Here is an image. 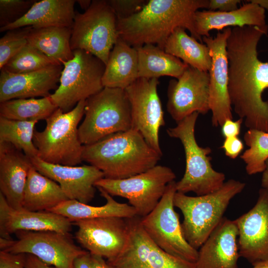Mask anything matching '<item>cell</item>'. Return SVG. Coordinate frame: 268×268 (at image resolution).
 <instances>
[{
  "label": "cell",
  "mask_w": 268,
  "mask_h": 268,
  "mask_svg": "<svg viewBox=\"0 0 268 268\" xmlns=\"http://www.w3.org/2000/svg\"><path fill=\"white\" fill-rule=\"evenodd\" d=\"M33 164L30 158L10 144L0 143V191L8 204L22 208L24 190Z\"/></svg>",
  "instance_id": "603a6c76"
},
{
  "label": "cell",
  "mask_w": 268,
  "mask_h": 268,
  "mask_svg": "<svg viewBox=\"0 0 268 268\" xmlns=\"http://www.w3.org/2000/svg\"><path fill=\"white\" fill-rule=\"evenodd\" d=\"M235 10L221 12L210 10H198L195 15V26L201 38L210 36L213 30L242 27L246 26L264 27L266 23L265 10L250 0Z\"/></svg>",
  "instance_id": "cb8c5ba5"
},
{
  "label": "cell",
  "mask_w": 268,
  "mask_h": 268,
  "mask_svg": "<svg viewBox=\"0 0 268 268\" xmlns=\"http://www.w3.org/2000/svg\"><path fill=\"white\" fill-rule=\"evenodd\" d=\"M158 78H138L125 90L131 110L132 129L162 155L159 131L165 124L162 104L157 92Z\"/></svg>",
  "instance_id": "5bb4252c"
},
{
  "label": "cell",
  "mask_w": 268,
  "mask_h": 268,
  "mask_svg": "<svg viewBox=\"0 0 268 268\" xmlns=\"http://www.w3.org/2000/svg\"><path fill=\"white\" fill-rule=\"evenodd\" d=\"M176 192V182L173 181L167 185L156 207L140 218V223L150 238L164 251L196 263L198 250L185 238L179 215L174 209V198Z\"/></svg>",
  "instance_id": "30bf717a"
},
{
  "label": "cell",
  "mask_w": 268,
  "mask_h": 268,
  "mask_svg": "<svg viewBox=\"0 0 268 268\" xmlns=\"http://www.w3.org/2000/svg\"><path fill=\"white\" fill-rule=\"evenodd\" d=\"M243 121L241 118L236 121L232 119L226 120L221 126V133L225 138L238 136Z\"/></svg>",
  "instance_id": "b9f144b4"
},
{
  "label": "cell",
  "mask_w": 268,
  "mask_h": 268,
  "mask_svg": "<svg viewBox=\"0 0 268 268\" xmlns=\"http://www.w3.org/2000/svg\"><path fill=\"white\" fill-rule=\"evenodd\" d=\"M240 0H209L208 9L210 10L228 12L238 8Z\"/></svg>",
  "instance_id": "60d3db41"
},
{
  "label": "cell",
  "mask_w": 268,
  "mask_h": 268,
  "mask_svg": "<svg viewBox=\"0 0 268 268\" xmlns=\"http://www.w3.org/2000/svg\"><path fill=\"white\" fill-rule=\"evenodd\" d=\"M117 19H125L140 11L147 0H108Z\"/></svg>",
  "instance_id": "74e56055"
},
{
  "label": "cell",
  "mask_w": 268,
  "mask_h": 268,
  "mask_svg": "<svg viewBox=\"0 0 268 268\" xmlns=\"http://www.w3.org/2000/svg\"><path fill=\"white\" fill-rule=\"evenodd\" d=\"M199 114L195 112L167 130L169 136L179 139L184 149L186 168L182 178L176 182L177 192H194L197 196L206 195L219 189L224 184L225 175L215 170L211 164L210 147L198 144L195 134Z\"/></svg>",
  "instance_id": "8992f818"
},
{
  "label": "cell",
  "mask_w": 268,
  "mask_h": 268,
  "mask_svg": "<svg viewBox=\"0 0 268 268\" xmlns=\"http://www.w3.org/2000/svg\"><path fill=\"white\" fill-rule=\"evenodd\" d=\"M0 268H26L24 254L0 252Z\"/></svg>",
  "instance_id": "f35d334b"
},
{
  "label": "cell",
  "mask_w": 268,
  "mask_h": 268,
  "mask_svg": "<svg viewBox=\"0 0 268 268\" xmlns=\"http://www.w3.org/2000/svg\"><path fill=\"white\" fill-rule=\"evenodd\" d=\"M38 121H17L0 116V143L10 144L30 159L38 157L33 142Z\"/></svg>",
  "instance_id": "d6a6232c"
},
{
  "label": "cell",
  "mask_w": 268,
  "mask_h": 268,
  "mask_svg": "<svg viewBox=\"0 0 268 268\" xmlns=\"http://www.w3.org/2000/svg\"><path fill=\"white\" fill-rule=\"evenodd\" d=\"M86 100L79 102L71 110L64 113L60 108L46 120L41 132L35 131L33 142L38 157L53 164L76 166L83 160V145L78 132V125L84 114Z\"/></svg>",
  "instance_id": "5b68a950"
},
{
  "label": "cell",
  "mask_w": 268,
  "mask_h": 268,
  "mask_svg": "<svg viewBox=\"0 0 268 268\" xmlns=\"http://www.w3.org/2000/svg\"><path fill=\"white\" fill-rule=\"evenodd\" d=\"M86 102L85 117L78 129L83 145L132 129L131 106L125 89L104 87Z\"/></svg>",
  "instance_id": "52a82bcc"
},
{
  "label": "cell",
  "mask_w": 268,
  "mask_h": 268,
  "mask_svg": "<svg viewBox=\"0 0 268 268\" xmlns=\"http://www.w3.org/2000/svg\"><path fill=\"white\" fill-rule=\"evenodd\" d=\"M209 0H149L138 12L125 19H117L119 38L133 47L153 44L164 49L172 33L178 27L188 30L202 43L197 33L195 15L208 9Z\"/></svg>",
  "instance_id": "7a4b0ae2"
},
{
  "label": "cell",
  "mask_w": 268,
  "mask_h": 268,
  "mask_svg": "<svg viewBox=\"0 0 268 268\" xmlns=\"http://www.w3.org/2000/svg\"><path fill=\"white\" fill-rule=\"evenodd\" d=\"M225 155L231 159H235L244 148L242 141L238 137L225 138L222 145Z\"/></svg>",
  "instance_id": "ab89813d"
},
{
  "label": "cell",
  "mask_w": 268,
  "mask_h": 268,
  "mask_svg": "<svg viewBox=\"0 0 268 268\" xmlns=\"http://www.w3.org/2000/svg\"><path fill=\"white\" fill-rule=\"evenodd\" d=\"M71 28L52 27L32 28L28 43L59 65H63L73 57L70 47Z\"/></svg>",
  "instance_id": "4dcf8cb0"
},
{
  "label": "cell",
  "mask_w": 268,
  "mask_h": 268,
  "mask_svg": "<svg viewBox=\"0 0 268 268\" xmlns=\"http://www.w3.org/2000/svg\"><path fill=\"white\" fill-rule=\"evenodd\" d=\"M135 49L138 78H158L169 76L178 79L188 67L180 59L157 45L145 44Z\"/></svg>",
  "instance_id": "f1b7e54d"
},
{
  "label": "cell",
  "mask_w": 268,
  "mask_h": 268,
  "mask_svg": "<svg viewBox=\"0 0 268 268\" xmlns=\"http://www.w3.org/2000/svg\"><path fill=\"white\" fill-rule=\"evenodd\" d=\"M208 71L188 66L177 80L169 81L167 111L177 123L192 114H206L209 108Z\"/></svg>",
  "instance_id": "e0dca14e"
},
{
  "label": "cell",
  "mask_w": 268,
  "mask_h": 268,
  "mask_svg": "<svg viewBox=\"0 0 268 268\" xmlns=\"http://www.w3.org/2000/svg\"><path fill=\"white\" fill-rule=\"evenodd\" d=\"M76 2L74 0H36L25 15L11 24L0 27V32L28 26L34 29L71 28Z\"/></svg>",
  "instance_id": "d4e9b609"
},
{
  "label": "cell",
  "mask_w": 268,
  "mask_h": 268,
  "mask_svg": "<svg viewBox=\"0 0 268 268\" xmlns=\"http://www.w3.org/2000/svg\"><path fill=\"white\" fill-rule=\"evenodd\" d=\"M252 268H268V260L257 263Z\"/></svg>",
  "instance_id": "f907efd6"
},
{
  "label": "cell",
  "mask_w": 268,
  "mask_h": 268,
  "mask_svg": "<svg viewBox=\"0 0 268 268\" xmlns=\"http://www.w3.org/2000/svg\"><path fill=\"white\" fill-rule=\"evenodd\" d=\"M97 188L101 196L106 201V204L103 205L92 206L76 200H68L49 211L63 215L71 222L104 217L117 216L131 218L136 216L134 208L131 205L119 202L103 189L99 187Z\"/></svg>",
  "instance_id": "4316f807"
},
{
  "label": "cell",
  "mask_w": 268,
  "mask_h": 268,
  "mask_svg": "<svg viewBox=\"0 0 268 268\" xmlns=\"http://www.w3.org/2000/svg\"><path fill=\"white\" fill-rule=\"evenodd\" d=\"M267 104H268V100L267 101Z\"/></svg>",
  "instance_id": "816d5d0a"
},
{
  "label": "cell",
  "mask_w": 268,
  "mask_h": 268,
  "mask_svg": "<svg viewBox=\"0 0 268 268\" xmlns=\"http://www.w3.org/2000/svg\"><path fill=\"white\" fill-rule=\"evenodd\" d=\"M268 26L232 27L226 42L228 90L232 109L249 129L268 132V62L258 57V45Z\"/></svg>",
  "instance_id": "6da1fadb"
},
{
  "label": "cell",
  "mask_w": 268,
  "mask_h": 268,
  "mask_svg": "<svg viewBox=\"0 0 268 268\" xmlns=\"http://www.w3.org/2000/svg\"><path fill=\"white\" fill-rule=\"evenodd\" d=\"M63 66L52 65L38 70L13 73L3 69L0 73V103L14 99L46 97L58 87Z\"/></svg>",
  "instance_id": "ffe728a7"
},
{
  "label": "cell",
  "mask_w": 268,
  "mask_h": 268,
  "mask_svg": "<svg viewBox=\"0 0 268 268\" xmlns=\"http://www.w3.org/2000/svg\"><path fill=\"white\" fill-rule=\"evenodd\" d=\"M69 200L60 186L32 166L24 190L22 207L33 211H50Z\"/></svg>",
  "instance_id": "83f0119b"
},
{
  "label": "cell",
  "mask_w": 268,
  "mask_h": 268,
  "mask_svg": "<svg viewBox=\"0 0 268 268\" xmlns=\"http://www.w3.org/2000/svg\"><path fill=\"white\" fill-rule=\"evenodd\" d=\"M244 140L248 148L240 158L245 164L247 173L252 175L263 173L268 160V132L249 129Z\"/></svg>",
  "instance_id": "836d02e7"
},
{
  "label": "cell",
  "mask_w": 268,
  "mask_h": 268,
  "mask_svg": "<svg viewBox=\"0 0 268 268\" xmlns=\"http://www.w3.org/2000/svg\"><path fill=\"white\" fill-rule=\"evenodd\" d=\"M58 108L51 96L36 99H14L0 103V116L13 120H46Z\"/></svg>",
  "instance_id": "1f68e13d"
},
{
  "label": "cell",
  "mask_w": 268,
  "mask_h": 268,
  "mask_svg": "<svg viewBox=\"0 0 268 268\" xmlns=\"http://www.w3.org/2000/svg\"><path fill=\"white\" fill-rule=\"evenodd\" d=\"M91 256L92 268H111L102 256L92 254Z\"/></svg>",
  "instance_id": "f6af8a7d"
},
{
  "label": "cell",
  "mask_w": 268,
  "mask_h": 268,
  "mask_svg": "<svg viewBox=\"0 0 268 268\" xmlns=\"http://www.w3.org/2000/svg\"><path fill=\"white\" fill-rule=\"evenodd\" d=\"M37 0H0V28L17 21L30 9Z\"/></svg>",
  "instance_id": "8d00e7d4"
},
{
  "label": "cell",
  "mask_w": 268,
  "mask_h": 268,
  "mask_svg": "<svg viewBox=\"0 0 268 268\" xmlns=\"http://www.w3.org/2000/svg\"><path fill=\"white\" fill-rule=\"evenodd\" d=\"M26 268H53L31 254H24Z\"/></svg>",
  "instance_id": "7bdbcfd3"
},
{
  "label": "cell",
  "mask_w": 268,
  "mask_h": 268,
  "mask_svg": "<svg viewBox=\"0 0 268 268\" xmlns=\"http://www.w3.org/2000/svg\"><path fill=\"white\" fill-rule=\"evenodd\" d=\"M231 28L218 31L215 37H202L208 47L211 58L208 71L209 108L211 112L213 126H222L224 122L233 119L232 108L228 90V63L226 51V42Z\"/></svg>",
  "instance_id": "9a60e30c"
},
{
  "label": "cell",
  "mask_w": 268,
  "mask_h": 268,
  "mask_svg": "<svg viewBox=\"0 0 268 268\" xmlns=\"http://www.w3.org/2000/svg\"><path fill=\"white\" fill-rule=\"evenodd\" d=\"M164 50L187 65L200 70L208 71L210 68L211 58L208 47L189 35L182 27L177 28L172 33Z\"/></svg>",
  "instance_id": "f546056e"
},
{
  "label": "cell",
  "mask_w": 268,
  "mask_h": 268,
  "mask_svg": "<svg viewBox=\"0 0 268 268\" xmlns=\"http://www.w3.org/2000/svg\"><path fill=\"white\" fill-rule=\"evenodd\" d=\"M127 220L129 238L121 253L107 260L111 268H196V263L172 256L157 246L144 231L140 217Z\"/></svg>",
  "instance_id": "7c38bea8"
},
{
  "label": "cell",
  "mask_w": 268,
  "mask_h": 268,
  "mask_svg": "<svg viewBox=\"0 0 268 268\" xmlns=\"http://www.w3.org/2000/svg\"><path fill=\"white\" fill-rule=\"evenodd\" d=\"M176 175L167 166L156 165L141 173L123 179L103 178L97 181L99 187L111 196L126 199L136 213L143 217L157 205L167 185L175 181Z\"/></svg>",
  "instance_id": "8fae6325"
},
{
  "label": "cell",
  "mask_w": 268,
  "mask_h": 268,
  "mask_svg": "<svg viewBox=\"0 0 268 268\" xmlns=\"http://www.w3.org/2000/svg\"><path fill=\"white\" fill-rule=\"evenodd\" d=\"M138 78L136 49L119 38L106 65L103 85L104 87L125 89Z\"/></svg>",
  "instance_id": "484cf974"
},
{
  "label": "cell",
  "mask_w": 268,
  "mask_h": 268,
  "mask_svg": "<svg viewBox=\"0 0 268 268\" xmlns=\"http://www.w3.org/2000/svg\"><path fill=\"white\" fill-rule=\"evenodd\" d=\"M161 156L132 129L83 145L82 154L83 161L111 179H126L144 172L156 166Z\"/></svg>",
  "instance_id": "3957f363"
},
{
  "label": "cell",
  "mask_w": 268,
  "mask_h": 268,
  "mask_svg": "<svg viewBox=\"0 0 268 268\" xmlns=\"http://www.w3.org/2000/svg\"><path fill=\"white\" fill-rule=\"evenodd\" d=\"M78 227V242L91 254L112 259L123 250L129 228L127 218L110 216L81 219L74 222Z\"/></svg>",
  "instance_id": "2e32d148"
},
{
  "label": "cell",
  "mask_w": 268,
  "mask_h": 268,
  "mask_svg": "<svg viewBox=\"0 0 268 268\" xmlns=\"http://www.w3.org/2000/svg\"><path fill=\"white\" fill-rule=\"evenodd\" d=\"M82 9L86 10L91 5L92 0H76Z\"/></svg>",
  "instance_id": "c3c4849f"
},
{
  "label": "cell",
  "mask_w": 268,
  "mask_h": 268,
  "mask_svg": "<svg viewBox=\"0 0 268 268\" xmlns=\"http://www.w3.org/2000/svg\"><path fill=\"white\" fill-rule=\"evenodd\" d=\"M245 183L234 179L225 182L218 190L196 197L176 192L175 207L182 212L184 236L198 250L222 219L231 201L245 188Z\"/></svg>",
  "instance_id": "277c9868"
},
{
  "label": "cell",
  "mask_w": 268,
  "mask_h": 268,
  "mask_svg": "<svg viewBox=\"0 0 268 268\" xmlns=\"http://www.w3.org/2000/svg\"><path fill=\"white\" fill-rule=\"evenodd\" d=\"M240 257L253 266L268 260V188H262L255 205L235 220Z\"/></svg>",
  "instance_id": "ac0fdd59"
},
{
  "label": "cell",
  "mask_w": 268,
  "mask_h": 268,
  "mask_svg": "<svg viewBox=\"0 0 268 268\" xmlns=\"http://www.w3.org/2000/svg\"><path fill=\"white\" fill-rule=\"evenodd\" d=\"M119 38L117 18L108 0H93L84 12L75 11L70 38L72 51H86L106 65Z\"/></svg>",
  "instance_id": "9c48e42d"
},
{
  "label": "cell",
  "mask_w": 268,
  "mask_h": 268,
  "mask_svg": "<svg viewBox=\"0 0 268 268\" xmlns=\"http://www.w3.org/2000/svg\"><path fill=\"white\" fill-rule=\"evenodd\" d=\"M268 11V0H250Z\"/></svg>",
  "instance_id": "681fc988"
},
{
  "label": "cell",
  "mask_w": 268,
  "mask_h": 268,
  "mask_svg": "<svg viewBox=\"0 0 268 268\" xmlns=\"http://www.w3.org/2000/svg\"><path fill=\"white\" fill-rule=\"evenodd\" d=\"M58 65L59 64L27 43L8 60L0 70L3 69L13 73H23Z\"/></svg>",
  "instance_id": "e575fe53"
},
{
  "label": "cell",
  "mask_w": 268,
  "mask_h": 268,
  "mask_svg": "<svg viewBox=\"0 0 268 268\" xmlns=\"http://www.w3.org/2000/svg\"><path fill=\"white\" fill-rule=\"evenodd\" d=\"M74 268H92L91 254L86 253L77 257L74 262Z\"/></svg>",
  "instance_id": "ee69618b"
},
{
  "label": "cell",
  "mask_w": 268,
  "mask_h": 268,
  "mask_svg": "<svg viewBox=\"0 0 268 268\" xmlns=\"http://www.w3.org/2000/svg\"><path fill=\"white\" fill-rule=\"evenodd\" d=\"M33 28L25 26L11 29L0 39V69L22 48L26 45L28 36Z\"/></svg>",
  "instance_id": "d590c367"
},
{
  "label": "cell",
  "mask_w": 268,
  "mask_h": 268,
  "mask_svg": "<svg viewBox=\"0 0 268 268\" xmlns=\"http://www.w3.org/2000/svg\"><path fill=\"white\" fill-rule=\"evenodd\" d=\"M73 58L63 63L57 89L50 96L63 112L73 109L104 87L102 77L105 64L99 58L83 50L73 51Z\"/></svg>",
  "instance_id": "ba28073f"
},
{
  "label": "cell",
  "mask_w": 268,
  "mask_h": 268,
  "mask_svg": "<svg viewBox=\"0 0 268 268\" xmlns=\"http://www.w3.org/2000/svg\"><path fill=\"white\" fill-rule=\"evenodd\" d=\"M238 229L223 217L198 250L196 268H238Z\"/></svg>",
  "instance_id": "7402d4cb"
},
{
  "label": "cell",
  "mask_w": 268,
  "mask_h": 268,
  "mask_svg": "<svg viewBox=\"0 0 268 268\" xmlns=\"http://www.w3.org/2000/svg\"><path fill=\"white\" fill-rule=\"evenodd\" d=\"M15 240L9 238L3 237L0 238V251H5L10 248L14 243Z\"/></svg>",
  "instance_id": "bcb514c9"
},
{
  "label": "cell",
  "mask_w": 268,
  "mask_h": 268,
  "mask_svg": "<svg viewBox=\"0 0 268 268\" xmlns=\"http://www.w3.org/2000/svg\"><path fill=\"white\" fill-rule=\"evenodd\" d=\"M16 233L18 239L3 251L31 254L55 268H74L75 260L88 252L77 246L69 233L28 231H19Z\"/></svg>",
  "instance_id": "4fadbf2b"
},
{
  "label": "cell",
  "mask_w": 268,
  "mask_h": 268,
  "mask_svg": "<svg viewBox=\"0 0 268 268\" xmlns=\"http://www.w3.org/2000/svg\"><path fill=\"white\" fill-rule=\"evenodd\" d=\"M42 175L58 183L69 200L88 204L94 198L95 183L104 178L103 173L92 165L67 166L45 162L38 157L31 159Z\"/></svg>",
  "instance_id": "d6986e66"
},
{
  "label": "cell",
  "mask_w": 268,
  "mask_h": 268,
  "mask_svg": "<svg viewBox=\"0 0 268 268\" xmlns=\"http://www.w3.org/2000/svg\"><path fill=\"white\" fill-rule=\"evenodd\" d=\"M71 226L69 219L54 212L14 208L0 193V237L11 239L10 234L19 231L69 233Z\"/></svg>",
  "instance_id": "44dd1931"
},
{
  "label": "cell",
  "mask_w": 268,
  "mask_h": 268,
  "mask_svg": "<svg viewBox=\"0 0 268 268\" xmlns=\"http://www.w3.org/2000/svg\"><path fill=\"white\" fill-rule=\"evenodd\" d=\"M262 173L261 180L262 188H268V160L267 161L266 168Z\"/></svg>",
  "instance_id": "7dc6e473"
}]
</instances>
